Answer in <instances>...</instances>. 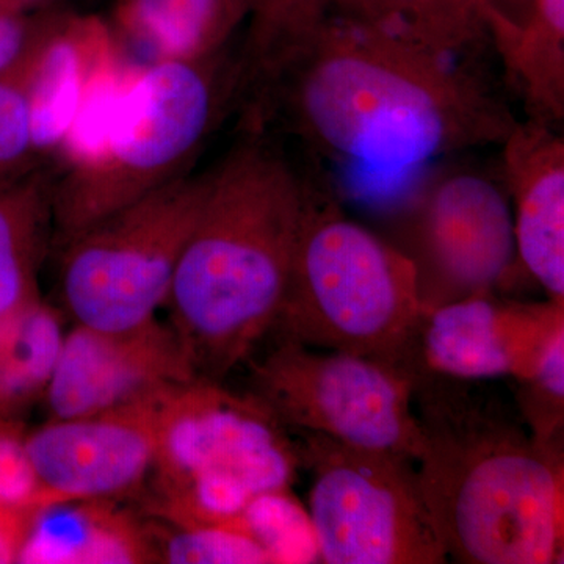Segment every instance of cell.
<instances>
[{"label": "cell", "instance_id": "cell-12", "mask_svg": "<svg viewBox=\"0 0 564 564\" xmlns=\"http://www.w3.org/2000/svg\"><path fill=\"white\" fill-rule=\"evenodd\" d=\"M199 380L173 326L128 332L79 325L65 333L46 397L52 419L80 417Z\"/></svg>", "mask_w": 564, "mask_h": 564}, {"label": "cell", "instance_id": "cell-16", "mask_svg": "<svg viewBox=\"0 0 564 564\" xmlns=\"http://www.w3.org/2000/svg\"><path fill=\"white\" fill-rule=\"evenodd\" d=\"M247 18L248 0H120L111 36L139 68L195 62L225 51Z\"/></svg>", "mask_w": 564, "mask_h": 564}, {"label": "cell", "instance_id": "cell-15", "mask_svg": "<svg viewBox=\"0 0 564 564\" xmlns=\"http://www.w3.org/2000/svg\"><path fill=\"white\" fill-rule=\"evenodd\" d=\"M115 54L111 32L98 21L44 22L21 68L7 77L28 95L41 155L62 148L93 76Z\"/></svg>", "mask_w": 564, "mask_h": 564}, {"label": "cell", "instance_id": "cell-2", "mask_svg": "<svg viewBox=\"0 0 564 564\" xmlns=\"http://www.w3.org/2000/svg\"><path fill=\"white\" fill-rule=\"evenodd\" d=\"M243 129L207 172L166 302L196 377L212 383L272 333L315 182L265 128L243 122Z\"/></svg>", "mask_w": 564, "mask_h": 564}, {"label": "cell", "instance_id": "cell-4", "mask_svg": "<svg viewBox=\"0 0 564 564\" xmlns=\"http://www.w3.org/2000/svg\"><path fill=\"white\" fill-rule=\"evenodd\" d=\"M425 306L414 262L348 218L315 180L272 332L403 369Z\"/></svg>", "mask_w": 564, "mask_h": 564}, {"label": "cell", "instance_id": "cell-27", "mask_svg": "<svg viewBox=\"0 0 564 564\" xmlns=\"http://www.w3.org/2000/svg\"><path fill=\"white\" fill-rule=\"evenodd\" d=\"M0 505L36 508L43 494L25 448V436L9 419H0Z\"/></svg>", "mask_w": 564, "mask_h": 564}, {"label": "cell", "instance_id": "cell-6", "mask_svg": "<svg viewBox=\"0 0 564 564\" xmlns=\"http://www.w3.org/2000/svg\"><path fill=\"white\" fill-rule=\"evenodd\" d=\"M289 430L248 393L177 386L151 473L176 525L234 524L256 497L289 489L300 467Z\"/></svg>", "mask_w": 564, "mask_h": 564}, {"label": "cell", "instance_id": "cell-28", "mask_svg": "<svg viewBox=\"0 0 564 564\" xmlns=\"http://www.w3.org/2000/svg\"><path fill=\"white\" fill-rule=\"evenodd\" d=\"M44 24H31L21 11L0 7V77H10L21 68Z\"/></svg>", "mask_w": 564, "mask_h": 564}, {"label": "cell", "instance_id": "cell-18", "mask_svg": "<svg viewBox=\"0 0 564 564\" xmlns=\"http://www.w3.org/2000/svg\"><path fill=\"white\" fill-rule=\"evenodd\" d=\"M489 41L524 99L527 118L564 120V0H530L521 20L488 9Z\"/></svg>", "mask_w": 564, "mask_h": 564}, {"label": "cell", "instance_id": "cell-19", "mask_svg": "<svg viewBox=\"0 0 564 564\" xmlns=\"http://www.w3.org/2000/svg\"><path fill=\"white\" fill-rule=\"evenodd\" d=\"M491 0H332V14L364 22L389 35L456 61H473L491 43Z\"/></svg>", "mask_w": 564, "mask_h": 564}, {"label": "cell", "instance_id": "cell-23", "mask_svg": "<svg viewBox=\"0 0 564 564\" xmlns=\"http://www.w3.org/2000/svg\"><path fill=\"white\" fill-rule=\"evenodd\" d=\"M232 525L251 534L273 563H321L311 516L289 489L256 497Z\"/></svg>", "mask_w": 564, "mask_h": 564}, {"label": "cell", "instance_id": "cell-30", "mask_svg": "<svg viewBox=\"0 0 564 564\" xmlns=\"http://www.w3.org/2000/svg\"><path fill=\"white\" fill-rule=\"evenodd\" d=\"M46 0H0V7L9 10L22 11L31 7L41 6Z\"/></svg>", "mask_w": 564, "mask_h": 564}, {"label": "cell", "instance_id": "cell-9", "mask_svg": "<svg viewBox=\"0 0 564 564\" xmlns=\"http://www.w3.org/2000/svg\"><path fill=\"white\" fill-rule=\"evenodd\" d=\"M250 381L251 395L289 432L321 433L414 463L421 458L414 377L402 367L280 339L250 361Z\"/></svg>", "mask_w": 564, "mask_h": 564}, {"label": "cell", "instance_id": "cell-22", "mask_svg": "<svg viewBox=\"0 0 564 564\" xmlns=\"http://www.w3.org/2000/svg\"><path fill=\"white\" fill-rule=\"evenodd\" d=\"M63 337L58 314L41 300L0 317V419L44 395Z\"/></svg>", "mask_w": 564, "mask_h": 564}, {"label": "cell", "instance_id": "cell-1", "mask_svg": "<svg viewBox=\"0 0 564 564\" xmlns=\"http://www.w3.org/2000/svg\"><path fill=\"white\" fill-rule=\"evenodd\" d=\"M247 104L245 122L377 169L502 144L519 121L469 62L334 14Z\"/></svg>", "mask_w": 564, "mask_h": 564}, {"label": "cell", "instance_id": "cell-7", "mask_svg": "<svg viewBox=\"0 0 564 564\" xmlns=\"http://www.w3.org/2000/svg\"><path fill=\"white\" fill-rule=\"evenodd\" d=\"M207 188L187 173L66 239L61 291L79 325L128 332L169 302Z\"/></svg>", "mask_w": 564, "mask_h": 564}, {"label": "cell", "instance_id": "cell-8", "mask_svg": "<svg viewBox=\"0 0 564 564\" xmlns=\"http://www.w3.org/2000/svg\"><path fill=\"white\" fill-rule=\"evenodd\" d=\"M291 433L300 466L313 475L307 513L321 563L447 562L414 462L321 433Z\"/></svg>", "mask_w": 564, "mask_h": 564}, {"label": "cell", "instance_id": "cell-20", "mask_svg": "<svg viewBox=\"0 0 564 564\" xmlns=\"http://www.w3.org/2000/svg\"><path fill=\"white\" fill-rule=\"evenodd\" d=\"M52 182L41 169L0 185V317L39 302V270L51 229Z\"/></svg>", "mask_w": 564, "mask_h": 564}, {"label": "cell", "instance_id": "cell-13", "mask_svg": "<svg viewBox=\"0 0 564 564\" xmlns=\"http://www.w3.org/2000/svg\"><path fill=\"white\" fill-rule=\"evenodd\" d=\"M560 329L564 303L502 302L486 293L423 311L414 340L426 369L458 380H524ZM414 344V343H413Z\"/></svg>", "mask_w": 564, "mask_h": 564}, {"label": "cell", "instance_id": "cell-26", "mask_svg": "<svg viewBox=\"0 0 564 564\" xmlns=\"http://www.w3.org/2000/svg\"><path fill=\"white\" fill-rule=\"evenodd\" d=\"M40 163L28 95L20 82L0 77V185L28 176Z\"/></svg>", "mask_w": 564, "mask_h": 564}, {"label": "cell", "instance_id": "cell-3", "mask_svg": "<svg viewBox=\"0 0 564 564\" xmlns=\"http://www.w3.org/2000/svg\"><path fill=\"white\" fill-rule=\"evenodd\" d=\"M417 473L447 556L466 564L563 563L562 441L527 433L477 400L426 388Z\"/></svg>", "mask_w": 564, "mask_h": 564}, {"label": "cell", "instance_id": "cell-25", "mask_svg": "<svg viewBox=\"0 0 564 564\" xmlns=\"http://www.w3.org/2000/svg\"><path fill=\"white\" fill-rule=\"evenodd\" d=\"M530 432L544 441H562L564 413V329L552 337L536 369L518 380Z\"/></svg>", "mask_w": 564, "mask_h": 564}, {"label": "cell", "instance_id": "cell-5", "mask_svg": "<svg viewBox=\"0 0 564 564\" xmlns=\"http://www.w3.org/2000/svg\"><path fill=\"white\" fill-rule=\"evenodd\" d=\"M234 96H240V62L226 50L137 70L99 150L66 166L52 185L61 242L191 173Z\"/></svg>", "mask_w": 564, "mask_h": 564}, {"label": "cell", "instance_id": "cell-21", "mask_svg": "<svg viewBox=\"0 0 564 564\" xmlns=\"http://www.w3.org/2000/svg\"><path fill=\"white\" fill-rule=\"evenodd\" d=\"M332 0H248L240 96L251 98L317 35Z\"/></svg>", "mask_w": 564, "mask_h": 564}, {"label": "cell", "instance_id": "cell-17", "mask_svg": "<svg viewBox=\"0 0 564 564\" xmlns=\"http://www.w3.org/2000/svg\"><path fill=\"white\" fill-rule=\"evenodd\" d=\"M158 562L152 534L111 500H68L39 507L18 563Z\"/></svg>", "mask_w": 564, "mask_h": 564}, {"label": "cell", "instance_id": "cell-31", "mask_svg": "<svg viewBox=\"0 0 564 564\" xmlns=\"http://www.w3.org/2000/svg\"><path fill=\"white\" fill-rule=\"evenodd\" d=\"M492 6H496L497 9L503 11L505 14H508V7L511 9H516V7L521 3L522 9H524V14L527 9H529L530 0H491Z\"/></svg>", "mask_w": 564, "mask_h": 564}, {"label": "cell", "instance_id": "cell-24", "mask_svg": "<svg viewBox=\"0 0 564 564\" xmlns=\"http://www.w3.org/2000/svg\"><path fill=\"white\" fill-rule=\"evenodd\" d=\"M158 562L180 564H265L272 556L240 527L176 525L154 534Z\"/></svg>", "mask_w": 564, "mask_h": 564}, {"label": "cell", "instance_id": "cell-11", "mask_svg": "<svg viewBox=\"0 0 564 564\" xmlns=\"http://www.w3.org/2000/svg\"><path fill=\"white\" fill-rule=\"evenodd\" d=\"M177 386L99 413L52 419L28 434L25 448L43 494L41 507L113 500L135 489L154 466L166 406Z\"/></svg>", "mask_w": 564, "mask_h": 564}, {"label": "cell", "instance_id": "cell-29", "mask_svg": "<svg viewBox=\"0 0 564 564\" xmlns=\"http://www.w3.org/2000/svg\"><path fill=\"white\" fill-rule=\"evenodd\" d=\"M36 508L0 505V564L18 563L20 560L22 544Z\"/></svg>", "mask_w": 564, "mask_h": 564}, {"label": "cell", "instance_id": "cell-10", "mask_svg": "<svg viewBox=\"0 0 564 564\" xmlns=\"http://www.w3.org/2000/svg\"><path fill=\"white\" fill-rule=\"evenodd\" d=\"M413 228L417 276L464 296L489 292L513 265V215L503 181L470 166L423 177L403 207Z\"/></svg>", "mask_w": 564, "mask_h": 564}, {"label": "cell", "instance_id": "cell-14", "mask_svg": "<svg viewBox=\"0 0 564 564\" xmlns=\"http://www.w3.org/2000/svg\"><path fill=\"white\" fill-rule=\"evenodd\" d=\"M556 126L518 121L502 147L516 256L549 299L564 303V139Z\"/></svg>", "mask_w": 564, "mask_h": 564}]
</instances>
